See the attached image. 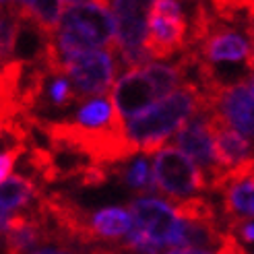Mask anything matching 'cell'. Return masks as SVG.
<instances>
[{
	"instance_id": "23",
	"label": "cell",
	"mask_w": 254,
	"mask_h": 254,
	"mask_svg": "<svg viewBox=\"0 0 254 254\" xmlns=\"http://www.w3.org/2000/svg\"><path fill=\"white\" fill-rule=\"evenodd\" d=\"M31 254H116L114 250H106V248H91L89 252H81L77 248H68V246H56V244H46L35 248Z\"/></svg>"
},
{
	"instance_id": "16",
	"label": "cell",
	"mask_w": 254,
	"mask_h": 254,
	"mask_svg": "<svg viewBox=\"0 0 254 254\" xmlns=\"http://www.w3.org/2000/svg\"><path fill=\"white\" fill-rule=\"evenodd\" d=\"M118 114L114 112L112 101L104 95L89 97L79 101V110L74 114V122L87 126V128H108L114 122H118Z\"/></svg>"
},
{
	"instance_id": "4",
	"label": "cell",
	"mask_w": 254,
	"mask_h": 254,
	"mask_svg": "<svg viewBox=\"0 0 254 254\" xmlns=\"http://www.w3.org/2000/svg\"><path fill=\"white\" fill-rule=\"evenodd\" d=\"M116 46L110 50H89L60 60L62 72L72 85V91L83 97H97L108 93L116 77Z\"/></svg>"
},
{
	"instance_id": "28",
	"label": "cell",
	"mask_w": 254,
	"mask_h": 254,
	"mask_svg": "<svg viewBox=\"0 0 254 254\" xmlns=\"http://www.w3.org/2000/svg\"><path fill=\"white\" fill-rule=\"evenodd\" d=\"M70 4H83V2H89V0H66Z\"/></svg>"
},
{
	"instance_id": "27",
	"label": "cell",
	"mask_w": 254,
	"mask_h": 254,
	"mask_svg": "<svg viewBox=\"0 0 254 254\" xmlns=\"http://www.w3.org/2000/svg\"><path fill=\"white\" fill-rule=\"evenodd\" d=\"M0 2H12V4H23L27 8V0H0Z\"/></svg>"
},
{
	"instance_id": "22",
	"label": "cell",
	"mask_w": 254,
	"mask_h": 254,
	"mask_svg": "<svg viewBox=\"0 0 254 254\" xmlns=\"http://www.w3.org/2000/svg\"><path fill=\"white\" fill-rule=\"evenodd\" d=\"M29 145H8L6 151H0V184H2L6 178L12 174L17 159L27 151Z\"/></svg>"
},
{
	"instance_id": "20",
	"label": "cell",
	"mask_w": 254,
	"mask_h": 254,
	"mask_svg": "<svg viewBox=\"0 0 254 254\" xmlns=\"http://www.w3.org/2000/svg\"><path fill=\"white\" fill-rule=\"evenodd\" d=\"M170 205L180 221H217L215 205L205 196H190Z\"/></svg>"
},
{
	"instance_id": "11",
	"label": "cell",
	"mask_w": 254,
	"mask_h": 254,
	"mask_svg": "<svg viewBox=\"0 0 254 254\" xmlns=\"http://www.w3.org/2000/svg\"><path fill=\"white\" fill-rule=\"evenodd\" d=\"M155 104H157L155 87L141 68L126 70L112 85V108L122 122H128L136 116H141Z\"/></svg>"
},
{
	"instance_id": "21",
	"label": "cell",
	"mask_w": 254,
	"mask_h": 254,
	"mask_svg": "<svg viewBox=\"0 0 254 254\" xmlns=\"http://www.w3.org/2000/svg\"><path fill=\"white\" fill-rule=\"evenodd\" d=\"M27 10L46 33H52L64 6H62V0H27Z\"/></svg>"
},
{
	"instance_id": "19",
	"label": "cell",
	"mask_w": 254,
	"mask_h": 254,
	"mask_svg": "<svg viewBox=\"0 0 254 254\" xmlns=\"http://www.w3.org/2000/svg\"><path fill=\"white\" fill-rule=\"evenodd\" d=\"M211 6L219 21L252 31V0H211Z\"/></svg>"
},
{
	"instance_id": "26",
	"label": "cell",
	"mask_w": 254,
	"mask_h": 254,
	"mask_svg": "<svg viewBox=\"0 0 254 254\" xmlns=\"http://www.w3.org/2000/svg\"><path fill=\"white\" fill-rule=\"evenodd\" d=\"M93 4H97V6H104V8H108V6H112V2L114 0H91Z\"/></svg>"
},
{
	"instance_id": "24",
	"label": "cell",
	"mask_w": 254,
	"mask_h": 254,
	"mask_svg": "<svg viewBox=\"0 0 254 254\" xmlns=\"http://www.w3.org/2000/svg\"><path fill=\"white\" fill-rule=\"evenodd\" d=\"M217 254H248V250L242 246V242H238L232 234L223 232L221 242L217 246Z\"/></svg>"
},
{
	"instance_id": "5",
	"label": "cell",
	"mask_w": 254,
	"mask_h": 254,
	"mask_svg": "<svg viewBox=\"0 0 254 254\" xmlns=\"http://www.w3.org/2000/svg\"><path fill=\"white\" fill-rule=\"evenodd\" d=\"M174 147L180 149L200 170L202 178H205V182H207V192H217L227 172L219 166L217 157H215L213 134L209 128V116H207V108L202 104L192 116L176 130Z\"/></svg>"
},
{
	"instance_id": "15",
	"label": "cell",
	"mask_w": 254,
	"mask_h": 254,
	"mask_svg": "<svg viewBox=\"0 0 254 254\" xmlns=\"http://www.w3.org/2000/svg\"><path fill=\"white\" fill-rule=\"evenodd\" d=\"M112 176L128 186L138 194H147L153 190V176H151V166L147 155H138L136 159H128L124 163L112 168Z\"/></svg>"
},
{
	"instance_id": "18",
	"label": "cell",
	"mask_w": 254,
	"mask_h": 254,
	"mask_svg": "<svg viewBox=\"0 0 254 254\" xmlns=\"http://www.w3.org/2000/svg\"><path fill=\"white\" fill-rule=\"evenodd\" d=\"M141 70L149 77V81L153 83L155 93H157V101L168 97L170 93H174L178 87L184 83V72L180 70L178 64H161V62H147L141 66Z\"/></svg>"
},
{
	"instance_id": "7",
	"label": "cell",
	"mask_w": 254,
	"mask_h": 254,
	"mask_svg": "<svg viewBox=\"0 0 254 254\" xmlns=\"http://www.w3.org/2000/svg\"><path fill=\"white\" fill-rule=\"evenodd\" d=\"M200 91L202 101L213 112L215 118L246 141H252V74L242 81L230 85H211Z\"/></svg>"
},
{
	"instance_id": "1",
	"label": "cell",
	"mask_w": 254,
	"mask_h": 254,
	"mask_svg": "<svg viewBox=\"0 0 254 254\" xmlns=\"http://www.w3.org/2000/svg\"><path fill=\"white\" fill-rule=\"evenodd\" d=\"M202 104V91L194 81H184L174 93L159 99L145 114L124 122V134L143 155L159 151L176 130Z\"/></svg>"
},
{
	"instance_id": "10",
	"label": "cell",
	"mask_w": 254,
	"mask_h": 254,
	"mask_svg": "<svg viewBox=\"0 0 254 254\" xmlns=\"http://www.w3.org/2000/svg\"><path fill=\"white\" fill-rule=\"evenodd\" d=\"M252 159L230 170L225 174L223 182L219 186L217 192L223 196V219L227 225V234L234 232L238 225H242L246 221H252Z\"/></svg>"
},
{
	"instance_id": "9",
	"label": "cell",
	"mask_w": 254,
	"mask_h": 254,
	"mask_svg": "<svg viewBox=\"0 0 254 254\" xmlns=\"http://www.w3.org/2000/svg\"><path fill=\"white\" fill-rule=\"evenodd\" d=\"M132 225L141 230L151 242L159 248H180L182 238V221L176 217L170 202H163L153 196L134 198L128 209Z\"/></svg>"
},
{
	"instance_id": "3",
	"label": "cell",
	"mask_w": 254,
	"mask_h": 254,
	"mask_svg": "<svg viewBox=\"0 0 254 254\" xmlns=\"http://www.w3.org/2000/svg\"><path fill=\"white\" fill-rule=\"evenodd\" d=\"M153 190L170 202H178L198 192H207V182L200 170L174 145H163L153 157Z\"/></svg>"
},
{
	"instance_id": "13",
	"label": "cell",
	"mask_w": 254,
	"mask_h": 254,
	"mask_svg": "<svg viewBox=\"0 0 254 254\" xmlns=\"http://www.w3.org/2000/svg\"><path fill=\"white\" fill-rule=\"evenodd\" d=\"M42 194H44L42 188L35 184L33 178L19 176V174L8 176L0 184V207L8 213H21L31 209Z\"/></svg>"
},
{
	"instance_id": "2",
	"label": "cell",
	"mask_w": 254,
	"mask_h": 254,
	"mask_svg": "<svg viewBox=\"0 0 254 254\" xmlns=\"http://www.w3.org/2000/svg\"><path fill=\"white\" fill-rule=\"evenodd\" d=\"M116 40L112 12L93 2L72 4L62 10L56 29L50 33L58 58H66L89 50H110Z\"/></svg>"
},
{
	"instance_id": "6",
	"label": "cell",
	"mask_w": 254,
	"mask_h": 254,
	"mask_svg": "<svg viewBox=\"0 0 254 254\" xmlns=\"http://www.w3.org/2000/svg\"><path fill=\"white\" fill-rule=\"evenodd\" d=\"M114 25H116V54L130 68H141L149 62L145 52L147 25L153 0H114Z\"/></svg>"
},
{
	"instance_id": "14",
	"label": "cell",
	"mask_w": 254,
	"mask_h": 254,
	"mask_svg": "<svg viewBox=\"0 0 254 254\" xmlns=\"http://www.w3.org/2000/svg\"><path fill=\"white\" fill-rule=\"evenodd\" d=\"M25 10L27 8L23 4L0 2V66L15 60L17 33H19Z\"/></svg>"
},
{
	"instance_id": "25",
	"label": "cell",
	"mask_w": 254,
	"mask_h": 254,
	"mask_svg": "<svg viewBox=\"0 0 254 254\" xmlns=\"http://www.w3.org/2000/svg\"><path fill=\"white\" fill-rule=\"evenodd\" d=\"M166 254H211L207 250H196V248H172Z\"/></svg>"
},
{
	"instance_id": "12",
	"label": "cell",
	"mask_w": 254,
	"mask_h": 254,
	"mask_svg": "<svg viewBox=\"0 0 254 254\" xmlns=\"http://www.w3.org/2000/svg\"><path fill=\"white\" fill-rule=\"evenodd\" d=\"M130 213L122 207H106L89 213V230L95 244H118L130 232Z\"/></svg>"
},
{
	"instance_id": "29",
	"label": "cell",
	"mask_w": 254,
	"mask_h": 254,
	"mask_svg": "<svg viewBox=\"0 0 254 254\" xmlns=\"http://www.w3.org/2000/svg\"><path fill=\"white\" fill-rule=\"evenodd\" d=\"M194 2H198V0H194Z\"/></svg>"
},
{
	"instance_id": "17",
	"label": "cell",
	"mask_w": 254,
	"mask_h": 254,
	"mask_svg": "<svg viewBox=\"0 0 254 254\" xmlns=\"http://www.w3.org/2000/svg\"><path fill=\"white\" fill-rule=\"evenodd\" d=\"M72 104H79L77 95L72 91V85L62 72H48L46 81H44V91L42 97L37 101V106L33 114L42 108H56V110H64L70 108Z\"/></svg>"
},
{
	"instance_id": "8",
	"label": "cell",
	"mask_w": 254,
	"mask_h": 254,
	"mask_svg": "<svg viewBox=\"0 0 254 254\" xmlns=\"http://www.w3.org/2000/svg\"><path fill=\"white\" fill-rule=\"evenodd\" d=\"M188 23L180 0H153L147 25L145 52L149 58L166 60L186 50Z\"/></svg>"
}]
</instances>
